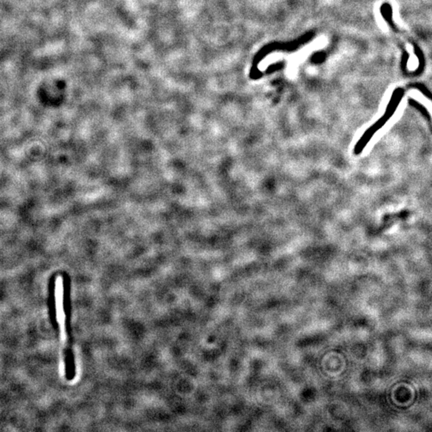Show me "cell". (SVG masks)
<instances>
[{
    "label": "cell",
    "mask_w": 432,
    "mask_h": 432,
    "mask_svg": "<svg viewBox=\"0 0 432 432\" xmlns=\"http://www.w3.org/2000/svg\"><path fill=\"white\" fill-rule=\"evenodd\" d=\"M396 105H394V104H393V105H390L388 110H387L385 116L382 117L378 122H376V123L373 125L372 127H370L368 130H367V132L364 133V136H362L361 139L359 140L358 143H357L356 145H355V147H354V154H360V153L364 151V149L365 148L366 146H367L368 142L371 140L373 136H374L376 132H378L380 129H381L382 127L384 126V124L388 121L389 119L391 118V116H392L393 113H394L395 110H396Z\"/></svg>",
    "instance_id": "6da1fadb"
}]
</instances>
